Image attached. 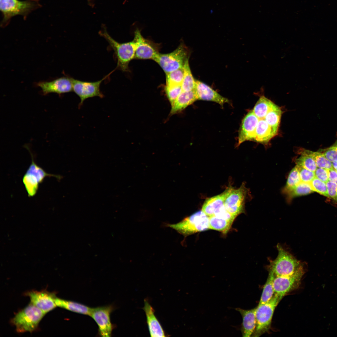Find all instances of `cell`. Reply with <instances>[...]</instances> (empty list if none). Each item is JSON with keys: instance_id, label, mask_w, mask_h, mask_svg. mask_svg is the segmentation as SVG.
Masks as SVG:
<instances>
[{"instance_id": "17", "label": "cell", "mask_w": 337, "mask_h": 337, "mask_svg": "<svg viewBox=\"0 0 337 337\" xmlns=\"http://www.w3.org/2000/svg\"><path fill=\"white\" fill-rule=\"evenodd\" d=\"M197 100L214 102L222 106L229 100L214 90L210 86L198 80H196L194 89Z\"/></svg>"}, {"instance_id": "14", "label": "cell", "mask_w": 337, "mask_h": 337, "mask_svg": "<svg viewBox=\"0 0 337 337\" xmlns=\"http://www.w3.org/2000/svg\"><path fill=\"white\" fill-rule=\"evenodd\" d=\"M25 295L29 297L30 303L43 311L45 314L56 306L55 293L46 290H32L26 292Z\"/></svg>"}, {"instance_id": "30", "label": "cell", "mask_w": 337, "mask_h": 337, "mask_svg": "<svg viewBox=\"0 0 337 337\" xmlns=\"http://www.w3.org/2000/svg\"><path fill=\"white\" fill-rule=\"evenodd\" d=\"M189 58L185 62L183 67L184 75L181 86L183 91H189L194 90L196 80L192 75L189 66Z\"/></svg>"}, {"instance_id": "36", "label": "cell", "mask_w": 337, "mask_h": 337, "mask_svg": "<svg viewBox=\"0 0 337 337\" xmlns=\"http://www.w3.org/2000/svg\"><path fill=\"white\" fill-rule=\"evenodd\" d=\"M326 158L331 162L337 161V139L331 146L323 150Z\"/></svg>"}, {"instance_id": "8", "label": "cell", "mask_w": 337, "mask_h": 337, "mask_svg": "<svg viewBox=\"0 0 337 337\" xmlns=\"http://www.w3.org/2000/svg\"><path fill=\"white\" fill-rule=\"evenodd\" d=\"M189 58L187 48L183 43L170 53H159L154 59L166 74L183 67Z\"/></svg>"}, {"instance_id": "6", "label": "cell", "mask_w": 337, "mask_h": 337, "mask_svg": "<svg viewBox=\"0 0 337 337\" xmlns=\"http://www.w3.org/2000/svg\"><path fill=\"white\" fill-rule=\"evenodd\" d=\"M281 299L274 294L268 302L259 305L256 311V327L253 335L259 337L268 331L270 330L272 317L276 306Z\"/></svg>"}, {"instance_id": "23", "label": "cell", "mask_w": 337, "mask_h": 337, "mask_svg": "<svg viewBox=\"0 0 337 337\" xmlns=\"http://www.w3.org/2000/svg\"><path fill=\"white\" fill-rule=\"evenodd\" d=\"M55 301L57 306L77 313L90 315L92 310V308L81 303L57 297Z\"/></svg>"}, {"instance_id": "15", "label": "cell", "mask_w": 337, "mask_h": 337, "mask_svg": "<svg viewBox=\"0 0 337 337\" xmlns=\"http://www.w3.org/2000/svg\"><path fill=\"white\" fill-rule=\"evenodd\" d=\"M44 95L51 93L59 95L73 91L71 78L63 76L50 81H40L37 84Z\"/></svg>"}, {"instance_id": "25", "label": "cell", "mask_w": 337, "mask_h": 337, "mask_svg": "<svg viewBox=\"0 0 337 337\" xmlns=\"http://www.w3.org/2000/svg\"><path fill=\"white\" fill-rule=\"evenodd\" d=\"M209 217V229L227 233L230 229L233 222L223 217L212 216Z\"/></svg>"}, {"instance_id": "2", "label": "cell", "mask_w": 337, "mask_h": 337, "mask_svg": "<svg viewBox=\"0 0 337 337\" xmlns=\"http://www.w3.org/2000/svg\"><path fill=\"white\" fill-rule=\"evenodd\" d=\"M99 33L106 39L114 51L117 59V68L123 71H129V63L135 57L137 46L135 40L134 39L129 42L119 43L110 36L105 27Z\"/></svg>"}, {"instance_id": "5", "label": "cell", "mask_w": 337, "mask_h": 337, "mask_svg": "<svg viewBox=\"0 0 337 337\" xmlns=\"http://www.w3.org/2000/svg\"><path fill=\"white\" fill-rule=\"evenodd\" d=\"M167 226L186 237L209 229V217L202 210H199L177 223Z\"/></svg>"}, {"instance_id": "24", "label": "cell", "mask_w": 337, "mask_h": 337, "mask_svg": "<svg viewBox=\"0 0 337 337\" xmlns=\"http://www.w3.org/2000/svg\"><path fill=\"white\" fill-rule=\"evenodd\" d=\"M274 104L270 100L262 95L256 104L252 111L258 119H264Z\"/></svg>"}, {"instance_id": "3", "label": "cell", "mask_w": 337, "mask_h": 337, "mask_svg": "<svg viewBox=\"0 0 337 337\" xmlns=\"http://www.w3.org/2000/svg\"><path fill=\"white\" fill-rule=\"evenodd\" d=\"M40 6L39 0H0V9L3 17L2 25H7L11 19L16 15H22L25 19Z\"/></svg>"}, {"instance_id": "35", "label": "cell", "mask_w": 337, "mask_h": 337, "mask_svg": "<svg viewBox=\"0 0 337 337\" xmlns=\"http://www.w3.org/2000/svg\"><path fill=\"white\" fill-rule=\"evenodd\" d=\"M310 183L314 192H317L326 197L329 198L326 183L315 177Z\"/></svg>"}, {"instance_id": "37", "label": "cell", "mask_w": 337, "mask_h": 337, "mask_svg": "<svg viewBox=\"0 0 337 337\" xmlns=\"http://www.w3.org/2000/svg\"><path fill=\"white\" fill-rule=\"evenodd\" d=\"M296 165L299 169L301 182L310 183L315 177L314 172Z\"/></svg>"}, {"instance_id": "38", "label": "cell", "mask_w": 337, "mask_h": 337, "mask_svg": "<svg viewBox=\"0 0 337 337\" xmlns=\"http://www.w3.org/2000/svg\"><path fill=\"white\" fill-rule=\"evenodd\" d=\"M326 184L329 198L337 203V183L329 181Z\"/></svg>"}, {"instance_id": "19", "label": "cell", "mask_w": 337, "mask_h": 337, "mask_svg": "<svg viewBox=\"0 0 337 337\" xmlns=\"http://www.w3.org/2000/svg\"><path fill=\"white\" fill-rule=\"evenodd\" d=\"M256 307L249 310L240 308L236 309L240 313L242 318L241 331L243 337H250L255 331L256 324Z\"/></svg>"}, {"instance_id": "13", "label": "cell", "mask_w": 337, "mask_h": 337, "mask_svg": "<svg viewBox=\"0 0 337 337\" xmlns=\"http://www.w3.org/2000/svg\"><path fill=\"white\" fill-rule=\"evenodd\" d=\"M134 39L137 42L134 59L154 60L159 53L158 45L144 38L138 28L134 31Z\"/></svg>"}, {"instance_id": "20", "label": "cell", "mask_w": 337, "mask_h": 337, "mask_svg": "<svg viewBox=\"0 0 337 337\" xmlns=\"http://www.w3.org/2000/svg\"><path fill=\"white\" fill-rule=\"evenodd\" d=\"M225 192L209 198L205 201L202 211L208 217L215 216L225 209L224 204Z\"/></svg>"}, {"instance_id": "34", "label": "cell", "mask_w": 337, "mask_h": 337, "mask_svg": "<svg viewBox=\"0 0 337 337\" xmlns=\"http://www.w3.org/2000/svg\"><path fill=\"white\" fill-rule=\"evenodd\" d=\"M165 90L171 105L183 91L181 85H166Z\"/></svg>"}, {"instance_id": "26", "label": "cell", "mask_w": 337, "mask_h": 337, "mask_svg": "<svg viewBox=\"0 0 337 337\" xmlns=\"http://www.w3.org/2000/svg\"><path fill=\"white\" fill-rule=\"evenodd\" d=\"M300 152V156L296 160V165L315 172L317 167L311 151L304 149Z\"/></svg>"}, {"instance_id": "11", "label": "cell", "mask_w": 337, "mask_h": 337, "mask_svg": "<svg viewBox=\"0 0 337 337\" xmlns=\"http://www.w3.org/2000/svg\"><path fill=\"white\" fill-rule=\"evenodd\" d=\"M108 76L101 80L94 82L81 81L71 78L73 91L81 100L79 107L82 105L84 101L87 99L95 96L101 98L104 97L103 94L100 90V85L102 82Z\"/></svg>"}, {"instance_id": "42", "label": "cell", "mask_w": 337, "mask_h": 337, "mask_svg": "<svg viewBox=\"0 0 337 337\" xmlns=\"http://www.w3.org/2000/svg\"><path fill=\"white\" fill-rule=\"evenodd\" d=\"M91 0H88V2H90V1H91Z\"/></svg>"}, {"instance_id": "29", "label": "cell", "mask_w": 337, "mask_h": 337, "mask_svg": "<svg viewBox=\"0 0 337 337\" xmlns=\"http://www.w3.org/2000/svg\"><path fill=\"white\" fill-rule=\"evenodd\" d=\"M314 191L310 183L301 182L296 186L285 192L289 200H291L297 197L305 195Z\"/></svg>"}, {"instance_id": "27", "label": "cell", "mask_w": 337, "mask_h": 337, "mask_svg": "<svg viewBox=\"0 0 337 337\" xmlns=\"http://www.w3.org/2000/svg\"><path fill=\"white\" fill-rule=\"evenodd\" d=\"M275 276L273 273L269 270L267 280L263 287L259 305L265 304L269 301L274 294L273 282Z\"/></svg>"}, {"instance_id": "10", "label": "cell", "mask_w": 337, "mask_h": 337, "mask_svg": "<svg viewBox=\"0 0 337 337\" xmlns=\"http://www.w3.org/2000/svg\"><path fill=\"white\" fill-rule=\"evenodd\" d=\"M305 272L304 266L292 274L275 276L273 282L274 294L282 299L287 293L297 289Z\"/></svg>"}, {"instance_id": "16", "label": "cell", "mask_w": 337, "mask_h": 337, "mask_svg": "<svg viewBox=\"0 0 337 337\" xmlns=\"http://www.w3.org/2000/svg\"><path fill=\"white\" fill-rule=\"evenodd\" d=\"M258 118L252 110L249 111L242 120L238 137L237 145L248 140H253Z\"/></svg>"}, {"instance_id": "12", "label": "cell", "mask_w": 337, "mask_h": 337, "mask_svg": "<svg viewBox=\"0 0 337 337\" xmlns=\"http://www.w3.org/2000/svg\"><path fill=\"white\" fill-rule=\"evenodd\" d=\"M113 310V306L110 305L92 308L90 316L97 324L101 336L109 337L111 335L113 326L110 315Z\"/></svg>"}, {"instance_id": "31", "label": "cell", "mask_w": 337, "mask_h": 337, "mask_svg": "<svg viewBox=\"0 0 337 337\" xmlns=\"http://www.w3.org/2000/svg\"><path fill=\"white\" fill-rule=\"evenodd\" d=\"M166 74V85H181L184 75L183 67Z\"/></svg>"}, {"instance_id": "21", "label": "cell", "mask_w": 337, "mask_h": 337, "mask_svg": "<svg viewBox=\"0 0 337 337\" xmlns=\"http://www.w3.org/2000/svg\"><path fill=\"white\" fill-rule=\"evenodd\" d=\"M277 134L264 119H259L254 141L263 144H267Z\"/></svg>"}, {"instance_id": "43", "label": "cell", "mask_w": 337, "mask_h": 337, "mask_svg": "<svg viewBox=\"0 0 337 337\" xmlns=\"http://www.w3.org/2000/svg\"><path fill=\"white\" fill-rule=\"evenodd\" d=\"M336 172H337V170H336Z\"/></svg>"}, {"instance_id": "4", "label": "cell", "mask_w": 337, "mask_h": 337, "mask_svg": "<svg viewBox=\"0 0 337 337\" xmlns=\"http://www.w3.org/2000/svg\"><path fill=\"white\" fill-rule=\"evenodd\" d=\"M277 248L278 256L274 260H270L268 267L275 276L292 274L305 266L280 245H277Z\"/></svg>"}, {"instance_id": "1", "label": "cell", "mask_w": 337, "mask_h": 337, "mask_svg": "<svg viewBox=\"0 0 337 337\" xmlns=\"http://www.w3.org/2000/svg\"><path fill=\"white\" fill-rule=\"evenodd\" d=\"M46 314L36 306L30 303L18 311L11 320L17 332H32L36 330Z\"/></svg>"}, {"instance_id": "33", "label": "cell", "mask_w": 337, "mask_h": 337, "mask_svg": "<svg viewBox=\"0 0 337 337\" xmlns=\"http://www.w3.org/2000/svg\"><path fill=\"white\" fill-rule=\"evenodd\" d=\"M311 153L318 168H325L328 170L334 168L332 163L326 158L323 153L311 151Z\"/></svg>"}, {"instance_id": "40", "label": "cell", "mask_w": 337, "mask_h": 337, "mask_svg": "<svg viewBox=\"0 0 337 337\" xmlns=\"http://www.w3.org/2000/svg\"><path fill=\"white\" fill-rule=\"evenodd\" d=\"M329 181L337 183V172L334 168L328 170Z\"/></svg>"}, {"instance_id": "18", "label": "cell", "mask_w": 337, "mask_h": 337, "mask_svg": "<svg viewBox=\"0 0 337 337\" xmlns=\"http://www.w3.org/2000/svg\"><path fill=\"white\" fill-rule=\"evenodd\" d=\"M143 309L145 314L150 336L153 337L165 336L164 331L154 314V310L147 300H144Z\"/></svg>"}, {"instance_id": "22", "label": "cell", "mask_w": 337, "mask_h": 337, "mask_svg": "<svg viewBox=\"0 0 337 337\" xmlns=\"http://www.w3.org/2000/svg\"><path fill=\"white\" fill-rule=\"evenodd\" d=\"M198 100L194 90L183 91L171 105L170 115L177 113Z\"/></svg>"}, {"instance_id": "28", "label": "cell", "mask_w": 337, "mask_h": 337, "mask_svg": "<svg viewBox=\"0 0 337 337\" xmlns=\"http://www.w3.org/2000/svg\"><path fill=\"white\" fill-rule=\"evenodd\" d=\"M282 113L280 108L275 104L264 118L268 125L277 133Z\"/></svg>"}, {"instance_id": "32", "label": "cell", "mask_w": 337, "mask_h": 337, "mask_svg": "<svg viewBox=\"0 0 337 337\" xmlns=\"http://www.w3.org/2000/svg\"><path fill=\"white\" fill-rule=\"evenodd\" d=\"M301 182L299 169L296 165L291 170L289 175L284 188V192H285L293 188Z\"/></svg>"}, {"instance_id": "39", "label": "cell", "mask_w": 337, "mask_h": 337, "mask_svg": "<svg viewBox=\"0 0 337 337\" xmlns=\"http://www.w3.org/2000/svg\"><path fill=\"white\" fill-rule=\"evenodd\" d=\"M315 173V177L322 181L326 183L329 181L328 169L317 167Z\"/></svg>"}, {"instance_id": "41", "label": "cell", "mask_w": 337, "mask_h": 337, "mask_svg": "<svg viewBox=\"0 0 337 337\" xmlns=\"http://www.w3.org/2000/svg\"><path fill=\"white\" fill-rule=\"evenodd\" d=\"M332 163L333 168L337 170V161L332 162Z\"/></svg>"}, {"instance_id": "9", "label": "cell", "mask_w": 337, "mask_h": 337, "mask_svg": "<svg viewBox=\"0 0 337 337\" xmlns=\"http://www.w3.org/2000/svg\"><path fill=\"white\" fill-rule=\"evenodd\" d=\"M224 191L225 195L224 204L225 209L231 214L236 217L244 212L248 190L245 187L244 183H243L237 189L229 187Z\"/></svg>"}, {"instance_id": "7", "label": "cell", "mask_w": 337, "mask_h": 337, "mask_svg": "<svg viewBox=\"0 0 337 337\" xmlns=\"http://www.w3.org/2000/svg\"><path fill=\"white\" fill-rule=\"evenodd\" d=\"M32 162L23 176L22 181L29 197H32L37 193L39 184L47 177H53L60 179L62 177L59 175L48 173L35 162L33 155L30 152Z\"/></svg>"}]
</instances>
